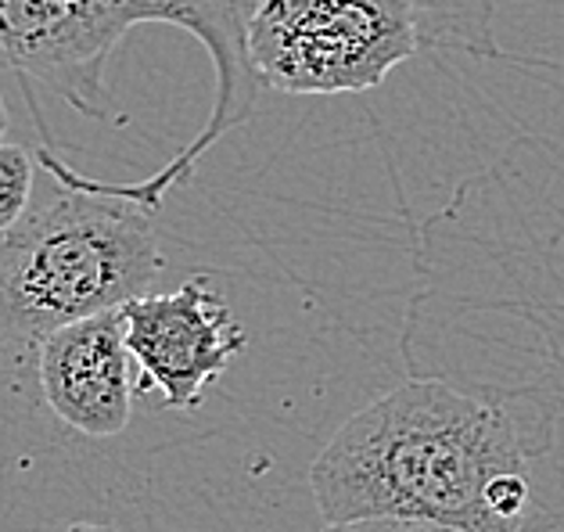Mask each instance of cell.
I'll return each instance as SVG.
<instances>
[{
  "mask_svg": "<svg viewBox=\"0 0 564 532\" xmlns=\"http://www.w3.org/2000/svg\"><path fill=\"white\" fill-rule=\"evenodd\" d=\"M410 267L406 374L503 406L543 464L564 428V141L518 133L424 216Z\"/></svg>",
  "mask_w": 564,
  "mask_h": 532,
  "instance_id": "obj_1",
  "label": "cell"
},
{
  "mask_svg": "<svg viewBox=\"0 0 564 532\" xmlns=\"http://www.w3.org/2000/svg\"><path fill=\"white\" fill-rule=\"evenodd\" d=\"M324 525L410 518L460 532H529L535 464L503 406L406 378L352 414L310 464Z\"/></svg>",
  "mask_w": 564,
  "mask_h": 532,
  "instance_id": "obj_2",
  "label": "cell"
},
{
  "mask_svg": "<svg viewBox=\"0 0 564 532\" xmlns=\"http://www.w3.org/2000/svg\"><path fill=\"white\" fill-rule=\"evenodd\" d=\"M176 25L209 51L216 98L209 122L166 166L137 184L98 181L101 191L130 198L148 213L176 184H187L198 159L252 116L259 79L249 62L241 0H0V69L54 90L90 119H112L105 69L133 25Z\"/></svg>",
  "mask_w": 564,
  "mask_h": 532,
  "instance_id": "obj_3",
  "label": "cell"
},
{
  "mask_svg": "<svg viewBox=\"0 0 564 532\" xmlns=\"http://www.w3.org/2000/svg\"><path fill=\"white\" fill-rule=\"evenodd\" d=\"M54 191L0 235V343L40 346L62 327L148 295L162 274L155 213L108 195L51 148Z\"/></svg>",
  "mask_w": 564,
  "mask_h": 532,
  "instance_id": "obj_4",
  "label": "cell"
},
{
  "mask_svg": "<svg viewBox=\"0 0 564 532\" xmlns=\"http://www.w3.org/2000/svg\"><path fill=\"white\" fill-rule=\"evenodd\" d=\"M249 62L278 94H364L424 47L410 0H256Z\"/></svg>",
  "mask_w": 564,
  "mask_h": 532,
  "instance_id": "obj_5",
  "label": "cell"
},
{
  "mask_svg": "<svg viewBox=\"0 0 564 532\" xmlns=\"http://www.w3.org/2000/svg\"><path fill=\"white\" fill-rule=\"evenodd\" d=\"M119 313L127 349L141 367L137 392L159 389L173 411H195L205 389L249 346L209 274H191L170 295H137Z\"/></svg>",
  "mask_w": 564,
  "mask_h": 532,
  "instance_id": "obj_6",
  "label": "cell"
},
{
  "mask_svg": "<svg viewBox=\"0 0 564 532\" xmlns=\"http://www.w3.org/2000/svg\"><path fill=\"white\" fill-rule=\"evenodd\" d=\"M130 360L119 310L76 321L36 346L40 392L73 432L112 439L133 414L137 381L130 378Z\"/></svg>",
  "mask_w": 564,
  "mask_h": 532,
  "instance_id": "obj_7",
  "label": "cell"
},
{
  "mask_svg": "<svg viewBox=\"0 0 564 532\" xmlns=\"http://www.w3.org/2000/svg\"><path fill=\"white\" fill-rule=\"evenodd\" d=\"M421 19L424 47H449L475 58H500L492 36V0H410Z\"/></svg>",
  "mask_w": 564,
  "mask_h": 532,
  "instance_id": "obj_8",
  "label": "cell"
},
{
  "mask_svg": "<svg viewBox=\"0 0 564 532\" xmlns=\"http://www.w3.org/2000/svg\"><path fill=\"white\" fill-rule=\"evenodd\" d=\"M33 202V155L0 141V235H8Z\"/></svg>",
  "mask_w": 564,
  "mask_h": 532,
  "instance_id": "obj_9",
  "label": "cell"
},
{
  "mask_svg": "<svg viewBox=\"0 0 564 532\" xmlns=\"http://www.w3.org/2000/svg\"><path fill=\"white\" fill-rule=\"evenodd\" d=\"M321 532H460L435 522H410V518H360V522L324 525Z\"/></svg>",
  "mask_w": 564,
  "mask_h": 532,
  "instance_id": "obj_10",
  "label": "cell"
},
{
  "mask_svg": "<svg viewBox=\"0 0 564 532\" xmlns=\"http://www.w3.org/2000/svg\"><path fill=\"white\" fill-rule=\"evenodd\" d=\"M58 532H127V529H119V525H98V522H73V525H65Z\"/></svg>",
  "mask_w": 564,
  "mask_h": 532,
  "instance_id": "obj_11",
  "label": "cell"
},
{
  "mask_svg": "<svg viewBox=\"0 0 564 532\" xmlns=\"http://www.w3.org/2000/svg\"><path fill=\"white\" fill-rule=\"evenodd\" d=\"M8 127H11V122H8V108H4V98H0V141H4Z\"/></svg>",
  "mask_w": 564,
  "mask_h": 532,
  "instance_id": "obj_12",
  "label": "cell"
}]
</instances>
